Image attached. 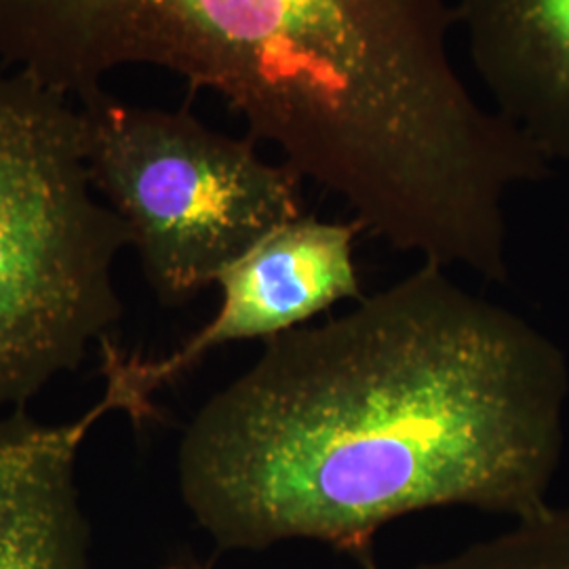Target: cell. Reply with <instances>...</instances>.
<instances>
[{"label":"cell","mask_w":569,"mask_h":569,"mask_svg":"<svg viewBox=\"0 0 569 569\" xmlns=\"http://www.w3.org/2000/svg\"><path fill=\"white\" fill-rule=\"evenodd\" d=\"M568 392L555 342L425 262L268 340L186 428L180 493L220 550L315 540L367 568L409 512L547 509Z\"/></svg>","instance_id":"cell-1"},{"label":"cell","mask_w":569,"mask_h":569,"mask_svg":"<svg viewBox=\"0 0 569 569\" xmlns=\"http://www.w3.org/2000/svg\"><path fill=\"white\" fill-rule=\"evenodd\" d=\"M448 0H0V58L87 100L122 66L213 91L366 232L502 281L505 201L550 163L475 100Z\"/></svg>","instance_id":"cell-2"},{"label":"cell","mask_w":569,"mask_h":569,"mask_svg":"<svg viewBox=\"0 0 569 569\" xmlns=\"http://www.w3.org/2000/svg\"><path fill=\"white\" fill-rule=\"evenodd\" d=\"M127 244L91 182L81 108L21 72L0 74V416L112 340Z\"/></svg>","instance_id":"cell-3"},{"label":"cell","mask_w":569,"mask_h":569,"mask_svg":"<svg viewBox=\"0 0 569 569\" xmlns=\"http://www.w3.org/2000/svg\"><path fill=\"white\" fill-rule=\"evenodd\" d=\"M96 192L129 232L163 305L197 296L274 228L302 216V176L264 161L256 140L213 131L186 108L82 100Z\"/></svg>","instance_id":"cell-4"},{"label":"cell","mask_w":569,"mask_h":569,"mask_svg":"<svg viewBox=\"0 0 569 569\" xmlns=\"http://www.w3.org/2000/svg\"><path fill=\"white\" fill-rule=\"evenodd\" d=\"M361 222L300 216L274 228L216 279V317L163 359L127 355L114 340L102 348L106 388L136 425L154 416L152 395L197 366L207 352L247 340H272L342 300H363L355 239Z\"/></svg>","instance_id":"cell-5"},{"label":"cell","mask_w":569,"mask_h":569,"mask_svg":"<svg viewBox=\"0 0 569 569\" xmlns=\"http://www.w3.org/2000/svg\"><path fill=\"white\" fill-rule=\"evenodd\" d=\"M117 406L108 392L74 422L0 416V569H89L91 529L77 486L87 435Z\"/></svg>","instance_id":"cell-6"},{"label":"cell","mask_w":569,"mask_h":569,"mask_svg":"<svg viewBox=\"0 0 569 569\" xmlns=\"http://www.w3.org/2000/svg\"><path fill=\"white\" fill-rule=\"evenodd\" d=\"M493 112L549 163H569V0H460Z\"/></svg>","instance_id":"cell-7"},{"label":"cell","mask_w":569,"mask_h":569,"mask_svg":"<svg viewBox=\"0 0 569 569\" xmlns=\"http://www.w3.org/2000/svg\"><path fill=\"white\" fill-rule=\"evenodd\" d=\"M413 569H569V507L549 505L510 531Z\"/></svg>","instance_id":"cell-8"}]
</instances>
